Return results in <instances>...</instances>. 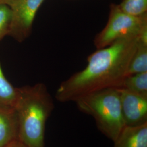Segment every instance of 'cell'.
I'll use <instances>...</instances> for the list:
<instances>
[{
	"instance_id": "cell-1",
	"label": "cell",
	"mask_w": 147,
	"mask_h": 147,
	"mask_svg": "<svg viewBox=\"0 0 147 147\" xmlns=\"http://www.w3.org/2000/svg\"><path fill=\"white\" fill-rule=\"evenodd\" d=\"M141 34L122 38L90 54L82 70L62 82L57 89L56 99L61 102L74 101L95 91L119 88L126 77Z\"/></svg>"
},
{
	"instance_id": "cell-2",
	"label": "cell",
	"mask_w": 147,
	"mask_h": 147,
	"mask_svg": "<svg viewBox=\"0 0 147 147\" xmlns=\"http://www.w3.org/2000/svg\"><path fill=\"white\" fill-rule=\"evenodd\" d=\"M17 89L14 108L18 139L27 147H45L46 122L54 109L53 98L42 83Z\"/></svg>"
},
{
	"instance_id": "cell-3",
	"label": "cell",
	"mask_w": 147,
	"mask_h": 147,
	"mask_svg": "<svg viewBox=\"0 0 147 147\" xmlns=\"http://www.w3.org/2000/svg\"><path fill=\"white\" fill-rule=\"evenodd\" d=\"M74 102L81 112L94 118L98 129L113 142L125 126L117 88L95 91Z\"/></svg>"
},
{
	"instance_id": "cell-4",
	"label": "cell",
	"mask_w": 147,
	"mask_h": 147,
	"mask_svg": "<svg viewBox=\"0 0 147 147\" xmlns=\"http://www.w3.org/2000/svg\"><path fill=\"white\" fill-rule=\"evenodd\" d=\"M147 28V14L139 16L123 11L119 6L112 5L105 27L95 37L96 49L106 47L122 38L141 33Z\"/></svg>"
},
{
	"instance_id": "cell-5",
	"label": "cell",
	"mask_w": 147,
	"mask_h": 147,
	"mask_svg": "<svg viewBox=\"0 0 147 147\" xmlns=\"http://www.w3.org/2000/svg\"><path fill=\"white\" fill-rule=\"evenodd\" d=\"M44 0H8L11 20L9 36L18 42H23L30 36L37 11Z\"/></svg>"
},
{
	"instance_id": "cell-6",
	"label": "cell",
	"mask_w": 147,
	"mask_h": 147,
	"mask_svg": "<svg viewBox=\"0 0 147 147\" xmlns=\"http://www.w3.org/2000/svg\"><path fill=\"white\" fill-rule=\"evenodd\" d=\"M117 89L125 125L138 126L147 123V97L122 88Z\"/></svg>"
},
{
	"instance_id": "cell-7",
	"label": "cell",
	"mask_w": 147,
	"mask_h": 147,
	"mask_svg": "<svg viewBox=\"0 0 147 147\" xmlns=\"http://www.w3.org/2000/svg\"><path fill=\"white\" fill-rule=\"evenodd\" d=\"M18 139V126L13 107L0 105V147Z\"/></svg>"
},
{
	"instance_id": "cell-8",
	"label": "cell",
	"mask_w": 147,
	"mask_h": 147,
	"mask_svg": "<svg viewBox=\"0 0 147 147\" xmlns=\"http://www.w3.org/2000/svg\"><path fill=\"white\" fill-rule=\"evenodd\" d=\"M113 142V147H147V123L125 126Z\"/></svg>"
},
{
	"instance_id": "cell-9",
	"label": "cell",
	"mask_w": 147,
	"mask_h": 147,
	"mask_svg": "<svg viewBox=\"0 0 147 147\" xmlns=\"http://www.w3.org/2000/svg\"><path fill=\"white\" fill-rule=\"evenodd\" d=\"M145 72H147V37L141 34L136 51L129 63L126 76Z\"/></svg>"
},
{
	"instance_id": "cell-10",
	"label": "cell",
	"mask_w": 147,
	"mask_h": 147,
	"mask_svg": "<svg viewBox=\"0 0 147 147\" xmlns=\"http://www.w3.org/2000/svg\"><path fill=\"white\" fill-rule=\"evenodd\" d=\"M119 88L147 97V72L126 76Z\"/></svg>"
},
{
	"instance_id": "cell-11",
	"label": "cell",
	"mask_w": 147,
	"mask_h": 147,
	"mask_svg": "<svg viewBox=\"0 0 147 147\" xmlns=\"http://www.w3.org/2000/svg\"><path fill=\"white\" fill-rule=\"evenodd\" d=\"M18 94L14 87L6 79L0 64V105L14 106Z\"/></svg>"
},
{
	"instance_id": "cell-12",
	"label": "cell",
	"mask_w": 147,
	"mask_h": 147,
	"mask_svg": "<svg viewBox=\"0 0 147 147\" xmlns=\"http://www.w3.org/2000/svg\"><path fill=\"white\" fill-rule=\"evenodd\" d=\"M121 11L131 16H143L147 14V0H123L118 5Z\"/></svg>"
},
{
	"instance_id": "cell-13",
	"label": "cell",
	"mask_w": 147,
	"mask_h": 147,
	"mask_svg": "<svg viewBox=\"0 0 147 147\" xmlns=\"http://www.w3.org/2000/svg\"><path fill=\"white\" fill-rule=\"evenodd\" d=\"M11 20V8L5 4H0V40L9 34Z\"/></svg>"
},
{
	"instance_id": "cell-14",
	"label": "cell",
	"mask_w": 147,
	"mask_h": 147,
	"mask_svg": "<svg viewBox=\"0 0 147 147\" xmlns=\"http://www.w3.org/2000/svg\"><path fill=\"white\" fill-rule=\"evenodd\" d=\"M5 147H27L25 144H24L22 142H20L19 140L14 141V142H11L8 145Z\"/></svg>"
},
{
	"instance_id": "cell-15",
	"label": "cell",
	"mask_w": 147,
	"mask_h": 147,
	"mask_svg": "<svg viewBox=\"0 0 147 147\" xmlns=\"http://www.w3.org/2000/svg\"><path fill=\"white\" fill-rule=\"evenodd\" d=\"M8 0H0V4H5Z\"/></svg>"
}]
</instances>
